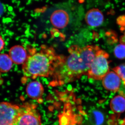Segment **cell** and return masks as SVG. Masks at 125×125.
<instances>
[{
    "mask_svg": "<svg viewBox=\"0 0 125 125\" xmlns=\"http://www.w3.org/2000/svg\"><path fill=\"white\" fill-rule=\"evenodd\" d=\"M100 48L96 45L81 47L73 45L68 49L69 55L54 71L49 83L52 87L61 86L87 75Z\"/></svg>",
    "mask_w": 125,
    "mask_h": 125,
    "instance_id": "1",
    "label": "cell"
},
{
    "mask_svg": "<svg viewBox=\"0 0 125 125\" xmlns=\"http://www.w3.org/2000/svg\"><path fill=\"white\" fill-rule=\"evenodd\" d=\"M65 57L58 55L52 47L43 45L40 51L28 56L22 65L24 74L26 77L32 79L38 76H52Z\"/></svg>",
    "mask_w": 125,
    "mask_h": 125,
    "instance_id": "2",
    "label": "cell"
},
{
    "mask_svg": "<svg viewBox=\"0 0 125 125\" xmlns=\"http://www.w3.org/2000/svg\"><path fill=\"white\" fill-rule=\"evenodd\" d=\"M109 54L106 52L101 49L99 50L87 73L88 78L102 80L109 71Z\"/></svg>",
    "mask_w": 125,
    "mask_h": 125,
    "instance_id": "3",
    "label": "cell"
},
{
    "mask_svg": "<svg viewBox=\"0 0 125 125\" xmlns=\"http://www.w3.org/2000/svg\"><path fill=\"white\" fill-rule=\"evenodd\" d=\"M13 125H42L41 116L36 105L26 103L21 106V110Z\"/></svg>",
    "mask_w": 125,
    "mask_h": 125,
    "instance_id": "4",
    "label": "cell"
},
{
    "mask_svg": "<svg viewBox=\"0 0 125 125\" xmlns=\"http://www.w3.org/2000/svg\"><path fill=\"white\" fill-rule=\"evenodd\" d=\"M21 106L6 102L0 103V125H13L20 114Z\"/></svg>",
    "mask_w": 125,
    "mask_h": 125,
    "instance_id": "5",
    "label": "cell"
},
{
    "mask_svg": "<svg viewBox=\"0 0 125 125\" xmlns=\"http://www.w3.org/2000/svg\"><path fill=\"white\" fill-rule=\"evenodd\" d=\"M70 20L69 14L62 9L55 10L50 17V21L52 24L55 28L60 29L66 27L69 24Z\"/></svg>",
    "mask_w": 125,
    "mask_h": 125,
    "instance_id": "6",
    "label": "cell"
},
{
    "mask_svg": "<svg viewBox=\"0 0 125 125\" xmlns=\"http://www.w3.org/2000/svg\"><path fill=\"white\" fill-rule=\"evenodd\" d=\"M121 79L114 71H109L102 79L103 85L105 89L113 92L118 91Z\"/></svg>",
    "mask_w": 125,
    "mask_h": 125,
    "instance_id": "7",
    "label": "cell"
},
{
    "mask_svg": "<svg viewBox=\"0 0 125 125\" xmlns=\"http://www.w3.org/2000/svg\"><path fill=\"white\" fill-rule=\"evenodd\" d=\"M85 19L88 25L92 27H98L103 23L104 16L101 10L98 9L94 8L87 11Z\"/></svg>",
    "mask_w": 125,
    "mask_h": 125,
    "instance_id": "8",
    "label": "cell"
},
{
    "mask_svg": "<svg viewBox=\"0 0 125 125\" xmlns=\"http://www.w3.org/2000/svg\"><path fill=\"white\" fill-rule=\"evenodd\" d=\"M9 55L13 62L16 64H23L28 57L25 49L20 45H16L11 48Z\"/></svg>",
    "mask_w": 125,
    "mask_h": 125,
    "instance_id": "9",
    "label": "cell"
},
{
    "mask_svg": "<svg viewBox=\"0 0 125 125\" xmlns=\"http://www.w3.org/2000/svg\"><path fill=\"white\" fill-rule=\"evenodd\" d=\"M44 92V89L41 83L37 81L29 83L26 88V92L29 97L34 99L41 98Z\"/></svg>",
    "mask_w": 125,
    "mask_h": 125,
    "instance_id": "10",
    "label": "cell"
},
{
    "mask_svg": "<svg viewBox=\"0 0 125 125\" xmlns=\"http://www.w3.org/2000/svg\"><path fill=\"white\" fill-rule=\"evenodd\" d=\"M112 111L117 113H121L125 111V97L122 94L115 96L110 102Z\"/></svg>",
    "mask_w": 125,
    "mask_h": 125,
    "instance_id": "11",
    "label": "cell"
},
{
    "mask_svg": "<svg viewBox=\"0 0 125 125\" xmlns=\"http://www.w3.org/2000/svg\"><path fill=\"white\" fill-rule=\"evenodd\" d=\"M13 62L9 55L0 54V72L5 73L10 71L12 67Z\"/></svg>",
    "mask_w": 125,
    "mask_h": 125,
    "instance_id": "12",
    "label": "cell"
},
{
    "mask_svg": "<svg viewBox=\"0 0 125 125\" xmlns=\"http://www.w3.org/2000/svg\"><path fill=\"white\" fill-rule=\"evenodd\" d=\"M114 54L117 58L118 59H125V45L121 43L116 46L114 49Z\"/></svg>",
    "mask_w": 125,
    "mask_h": 125,
    "instance_id": "13",
    "label": "cell"
},
{
    "mask_svg": "<svg viewBox=\"0 0 125 125\" xmlns=\"http://www.w3.org/2000/svg\"><path fill=\"white\" fill-rule=\"evenodd\" d=\"M113 70L118 75L125 86V63L114 67Z\"/></svg>",
    "mask_w": 125,
    "mask_h": 125,
    "instance_id": "14",
    "label": "cell"
},
{
    "mask_svg": "<svg viewBox=\"0 0 125 125\" xmlns=\"http://www.w3.org/2000/svg\"><path fill=\"white\" fill-rule=\"evenodd\" d=\"M121 31L123 32V34L120 38V42L121 44L125 45V26L121 27Z\"/></svg>",
    "mask_w": 125,
    "mask_h": 125,
    "instance_id": "15",
    "label": "cell"
},
{
    "mask_svg": "<svg viewBox=\"0 0 125 125\" xmlns=\"http://www.w3.org/2000/svg\"><path fill=\"white\" fill-rule=\"evenodd\" d=\"M5 46V42L1 36H0V52L4 48Z\"/></svg>",
    "mask_w": 125,
    "mask_h": 125,
    "instance_id": "16",
    "label": "cell"
},
{
    "mask_svg": "<svg viewBox=\"0 0 125 125\" xmlns=\"http://www.w3.org/2000/svg\"><path fill=\"white\" fill-rule=\"evenodd\" d=\"M4 11V7L3 6V5L1 4V2H0V16H1Z\"/></svg>",
    "mask_w": 125,
    "mask_h": 125,
    "instance_id": "17",
    "label": "cell"
},
{
    "mask_svg": "<svg viewBox=\"0 0 125 125\" xmlns=\"http://www.w3.org/2000/svg\"><path fill=\"white\" fill-rule=\"evenodd\" d=\"M121 125H125V117L122 120V122L121 123Z\"/></svg>",
    "mask_w": 125,
    "mask_h": 125,
    "instance_id": "18",
    "label": "cell"
}]
</instances>
